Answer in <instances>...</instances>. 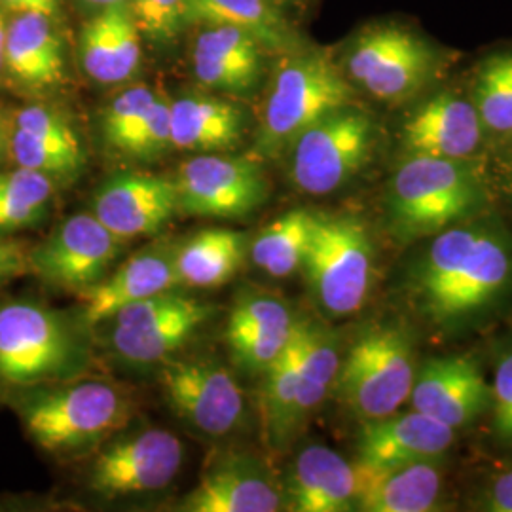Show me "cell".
Listing matches in <instances>:
<instances>
[{
  "mask_svg": "<svg viewBox=\"0 0 512 512\" xmlns=\"http://www.w3.org/2000/svg\"><path fill=\"white\" fill-rule=\"evenodd\" d=\"M408 293L440 330L484 323L512 302V236L497 220L478 215L439 234L408 274Z\"/></svg>",
  "mask_w": 512,
  "mask_h": 512,
  "instance_id": "1",
  "label": "cell"
},
{
  "mask_svg": "<svg viewBox=\"0 0 512 512\" xmlns=\"http://www.w3.org/2000/svg\"><path fill=\"white\" fill-rule=\"evenodd\" d=\"M488 179L471 160L408 156L387 194V217L404 239L431 238L459 222L482 215Z\"/></svg>",
  "mask_w": 512,
  "mask_h": 512,
  "instance_id": "2",
  "label": "cell"
},
{
  "mask_svg": "<svg viewBox=\"0 0 512 512\" xmlns=\"http://www.w3.org/2000/svg\"><path fill=\"white\" fill-rule=\"evenodd\" d=\"M353 90L340 67L323 50L298 52L275 71L262 110L256 152L275 158L334 110L349 107Z\"/></svg>",
  "mask_w": 512,
  "mask_h": 512,
  "instance_id": "3",
  "label": "cell"
},
{
  "mask_svg": "<svg viewBox=\"0 0 512 512\" xmlns=\"http://www.w3.org/2000/svg\"><path fill=\"white\" fill-rule=\"evenodd\" d=\"M302 272L313 300L329 317L361 310L374 279V249L365 222L346 213L315 211Z\"/></svg>",
  "mask_w": 512,
  "mask_h": 512,
  "instance_id": "4",
  "label": "cell"
},
{
  "mask_svg": "<svg viewBox=\"0 0 512 512\" xmlns=\"http://www.w3.org/2000/svg\"><path fill=\"white\" fill-rule=\"evenodd\" d=\"M21 418L40 448L82 452L128 423L131 401L116 385L88 380L38 395L25 404Z\"/></svg>",
  "mask_w": 512,
  "mask_h": 512,
  "instance_id": "5",
  "label": "cell"
},
{
  "mask_svg": "<svg viewBox=\"0 0 512 512\" xmlns=\"http://www.w3.org/2000/svg\"><path fill=\"white\" fill-rule=\"evenodd\" d=\"M414 380L410 336L399 327H374L349 348L334 385L340 401L355 416L378 420L410 401Z\"/></svg>",
  "mask_w": 512,
  "mask_h": 512,
  "instance_id": "6",
  "label": "cell"
},
{
  "mask_svg": "<svg viewBox=\"0 0 512 512\" xmlns=\"http://www.w3.org/2000/svg\"><path fill=\"white\" fill-rule=\"evenodd\" d=\"M80 348L67 321L37 302L0 306V384H40L71 372Z\"/></svg>",
  "mask_w": 512,
  "mask_h": 512,
  "instance_id": "7",
  "label": "cell"
},
{
  "mask_svg": "<svg viewBox=\"0 0 512 512\" xmlns=\"http://www.w3.org/2000/svg\"><path fill=\"white\" fill-rule=\"evenodd\" d=\"M374 145V124L361 110H334L293 143L291 177L298 190L325 196L365 167Z\"/></svg>",
  "mask_w": 512,
  "mask_h": 512,
  "instance_id": "8",
  "label": "cell"
},
{
  "mask_svg": "<svg viewBox=\"0 0 512 512\" xmlns=\"http://www.w3.org/2000/svg\"><path fill=\"white\" fill-rule=\"evenodd\" d=\"M213 315V306L183 294L162 293L114 313L110 346L129 365L164 363Z\"/></svg>",
  "mask_w": 512,
  "mask_h": 512,
  "instance_id": "9",
  "label": "cell"
},
{
  "mask_svg": "<svg viewBox=\"0 0 512 512\" xmlns=\"http://www.w3.org/2000/svg\"><path fill=\"white\" fill-rule=\"evenodd\" d=\"M435 67L433 48L414 31L393 23L366 29L349 48V76L382 101L414 95L427 84Z\"/></svg>",
  "mask_w": 512,
  "mask_h": 512,
  "instance_id": "10",
  "label": "cell"
},
{
  "mask_svg": "<svg viewBox=\"0 0 512 512\" xmlns=\"http://www.w3.org/2000/svg\"><path fill=\"white\" fill-rule=\"evenodd\" d=\"M179 211L188 217L239 219L268 196L262 165L253 158L202 154L186 160L175 179Z\"/></svg>",
  "mask_w": 512,
  "mask_h": 512,
  "instance_id": "11",
  "label": "cell"
},
{
  "mask_svg": "<svg viewBox=\"0 0 512 512\" xmlns=\"http://www.w3.org/2000/svg\"><path fill=\"white\" fill-rule=\"evenodd\" d=\"M160 384L169 408L207 437H226L245 416L238 380L213 359L167 361Z\"/></svg>",
  "mask_w": 512,
  "mask_h": 512,
  "instance_id": "12",
  "label": "cell"
},
{
  "mask_svg": "<svg viewBox=\"0 0 512 512\" xmlns=\"http://www.w3.org/2000/svg\"><path fill=\"white\" fill-rule=\"evenodd\" d=\"M122 245L124 239L116 238L93 213H78L29 253L31 274L59 289L82 293L107 277Z\"/></svg>",
  "mask_w": 512,
  "mask_h": 512,
  "instance_id": "13",
  "label": "cell"
},
{
  "mask_svg": "<svg viewBox=\"0 0 512 512\" xmlns=\"http://www.w3.org/2000/svg\"><path fill=\"white\" fill-rule=\"evenodd\" d=\"M183 465V444L164 429H145L112 442L90 471V488L105 497L148 494L165 488Z\"/></svg>",
  "mask_w": 512,
  "mask_h": 512,
  "instance_id": "14",
  "label": "cell"
},
{
  "mask_svg": "<svg viewBox=\"0 0 512 512\" xmlns=\"http://www.w3.org/2000/svg\"><path fill=\"white\" fill-rule=\"evenodd\" d=\"M179 213L175 181L148 173L112 177L93 198V217L116 238H150Z\"/></svg>",
  "mask_w": 512,
  "mask_h": 512,
  "instance_id": "15",
  "label": "cell"
},
{
  "mask_svg": "<svg viewBox=\"0 0 512 512\" xmlns=\"http://www.w3.org/2000/svg\"><path fill=\"white\" fill-rule=\"evenodd\" d=\"M492 391L469 357L431 359L416 374L410 393L412 408L452 429L475 421L490 408Z\"/></svg>",
  "mask_w": 512,
  "mask_h": 512,
  "instance_id": "16",
  "label": "cell"
},
{
  "mask_svg": "<svg viewBox=\"0 0 512 512\" xmlns=\"http://www.w3.org/2000/svg\"><path fill=\"white\" fill-rule=\"evenodd\" d=\"M291 308L266 293L241 294L230 311L226 342L234 363L251 376H262L293 338Z\"/></svg>",
  "mask_w": 512,
  "mask_h": 512,
  "instance_id": "17",
  "label": "cell"
},
{
  "mask_svg": "<svg viewBox=\"0 0 512 512\" xmlns=\"http://www.w3.org/2000/svg\"><path fill=\"white\" fill-rule=\"evenodd\" d=\"M456 440V429L418 410L365 420L357 440V463L397 467L440 458Z\"/></svg>",
  "mask_w": 512,
  "mask_h": 512,
  "instance_id": "18",
  "label": "cell"
},
{
  "mask_svg": "<svg viewBox=\"0 0 512 512\" xmlns=\"http://www.w3.org/2000/svg\"><path fill=\"white\" fill-rule=\"evenodd\" d=\"M484 135V124L473 101L440 93L423 103L403 126L408 156L471 160Z\"/></svg>",
  "mask_w": 512,
  "mask_h": 512,
  "instance_id": "19",
  "label": "cell"
},
{
  "mask_svg": "<svg viewBox=\"0 0 512 512\" xmlns=\"http://www.w3.org/2000/svg\"><path fill=\"white\" fill-rule=\"evenodd\" d=\"M181 285L175 268V251H139L97 285L80 293L82 317L86 325L109 321L114 313L156 294L171 293Z\"/></svg>",
  "mask_w": 512,
  "mask_h": 512,
  "instance_id": "20",
  "label": "cell"
},
{
  "mask_svg": "<svg viewBox=\"0 0 512 512\" xmlns=\"http://www.w3.org/2000/svg\"><path fill=\"white\" fill-rule=\"evenodd\" d=\"M86 74L99 84H122L141 65V33L128 4H110L86 21L78 35Z\"/></svg>",
  "mask_w": 512,
  "mask_h": 512,
  "instance_id": "21",
  "label": "cell"
},
{
  "mask_svg": "<svg viewBox=\"0 0 512 512\" xmlns=\"http://www.w3.org/2000/svg\"><path fill=\"white\" fill-rule=\"evenodd\" d=\"M283 497L296 512L355 511V465L330 448L308 446L294 459Z\"/></svg>",
  "mask_w": 512,
  "mask_h": 512,
  "instance_id": "22",
  "label": "cell"
},
{
  "mask_svg": "<svg viewBox=\"0 0 512 512\" xmlns=\"http://www.w3.org/2000/svg\"><path fill=\"white\" fill-rule=\"evenodd\" d=\"M355 509L365 512H427L442 492V473L433 461L397 467H365L355 463Z\"/></svg>",
  "mask_w": 512,
  "mask_h": 512,
  "instance_id": "23",
  "label": "cell"
},
{
  "mask_svg": "<svg viewBox=\"0 0 512 512\" xmlns=\"http://www.w3.org/2000/svg\"><path fill=\"white\" fill-rule=\"evenodd\" d=\"M262 46L236 27L207 25L196 40L194 73L205 88L243 95L262 74Z\"/></svg>",
  "mask_w": 512,
  "mask_h": 512,
  "instance_id": "24",
  "label": "cell"
},
{
  "mask_svg": "<svg viewBox=\"0 0 512 512\" xmlns=\"http://www.w3.org/2000/svg\"><path fill=\"white\" fill-rule=\"evenodd\" d=\"M285 497L270 475L245 459L230 461L203 475L196 490L184 499L190 512H275Z\"/></svg>",
  "mask_w": 512,
  "mask_h": 512,
  "instance_id": "25",
  "label": "cell"
},
{
  "mask_svg": "<svg viewBox=\"0 0 512 512\" xmlns=\"http://www.w3.org/2000/svg\"><path fill=\"white\" fill-rule=\"evenodd\" d=\"M63 44L42 14H16L4 42V71L29 90L52 88L63 80Z\"/></svg>",
  "mask_w": 512,
  "mask_h": 512,
  "instance_id": "26",
  "label": "cell"
},
{
  "mask_svg": "<svg viewBox=\"0 0 512 512\" xmlns=\"http://www.w3.org/2000/svg\"><path fill=\"white\" fill-rule=\"evenodd\" d=\"M243 112L213 95H184L171 101V143L190 152H219L238 145Z\"/></svg>",
  "mask_w": 512,
  "mask_h": 512,
  "instance_id": "27",
  "label": "cell"
},
{
  "mask_svg": "<svg viewBox=\"0 0 512 512\" xmlns=\"http://www.w3.org/2000/svg\"><path fill=\"white\" fill-rule=\"evenodd\" d=\"M247 238L230 228H207L175 249L181 285L213 289L228 283L245 262Z\"/></svg>",
  "mask_w": 512,
  "mask_h": 512,
  "instance_id": "28",
  "label": "cell"
},
{
  "mask_svg": "<svg viewBox=\"0 0 512 512\" xmlns=\"http://www.w3.org/2000/svg\"><path fill=\"white\" fill-rule=\"evenodd\" d=\"M192 23L226 25L251 35L264 50H294L298 38L275 0H190Z\"/></svg>",
  "mask_w": 512,
  "mask_h": 512,
  "instance_id": "29",
  "label": "cell"
},
{
  "mask_svg": "<svg viewBox=\"0 0 512 512\" xmlns=\"http://www.w3.org/2000/svg\"><path fill=\"white\" fill-rule=\"evenodd\" d=\"M298 319V317H296ZM300 372V338L294 327L293 338L283 353L262 374L260 416L264 435L277 450L285 448L300 433L296 421Z\"/></svg>",
  "mask_w": 512,
  "mask_h": 512,
  "instance_id": "30",
  "label": "cell"
},
{
  "mask_svg": "<svg viewBox=\"0 0 512 512\" xmlns=\"http://www.w3.org/2000/svg\"><path fill=\"white\" fill-rule=\"evenodd\" d=\"M300 338V372L296 421L302 427L323 404L340 370V353L334 334L327 327L306 319H296Z\"/></svg>",
  "mask_w": 512,
  "mask_h": 512,
  "instance_id": "31",
  "label": "cell"
},
{
  "mask_svg": "<svg viewBox=\"0 0 512 512\" xmlns=\"http://www.w3.org/2000/svg\"><path fill=\"white\" fill-rule=\"evenodd\" d=\"M315 211L293 209L266 224L251 241V258L272 277H289L302 270L310 249Z\"/></svg>",
  "mask_w": 512,
  "mask_h": 512,
  "instance_id": "32",
  "label": "cell"
},
{
  "mask_svg": "<svg viewBox=\"0 0 512 512\" xmlns=\"http://www.w3.org/2000/svg\"><path fill=\"white\" fill-rule=\"evenodd\" d=\"M54 192V181L44 173L19 167L0 173V232L35 226L42 220Z\"/></svg>",
  "mask_w": 512,
  "mask_h": 512,
  "instance_id": "33",
  "label": "cell"
},
{
  "mask_svg": "<svg viewBox=\"0 0 512 512\" xmlns=\"http://www.w3.org/2000/svg\"><path fill=\"white\" fill-rule=\"evenodd\" d=\"M473 105L484 129L512 137V54L494 55L482 63Z\"/></svg>",
  "mask_w": 512,
  "mask_h": 512,
  "instance_id": "34",
  "label": "cell"
},
{
  "mask_svg": "<svg viewBox=\"0 0 512 512\" xmlns=\"http://www.w3.org/2000/svg\"><path fill=\"white\" fill-rule=\"evenodd\" d=\"M10 150L19 167H27L38 173H44L52 181H74L86 164L84 154L67 152L63 148L46 145L31 137L29 133L14 128L10 139Z\"/></svg>",
  "mask_w": 512,
  "mask_h": 512,
  "instance_id": "35",
  "label": "cell"
},
{
  "mask_svg": "<svg viewBox=\"0 0 512 512\" xmlns=\"http://www.w3.org/2000/svg\"><path fill=\"white\" fill-rule=\"evenodd\" d=\"M141 37L171 42L192 23L190 0H126Z\"/></svg>",
  "mask_w": 512,
  "mask_h": 512,
  "instance_id": "36",
  "label": "cell"
},
{
  "mask_svg": "<svg viewBox=\"0 0 512 512\" xmlns=\"http://www.w3.org/2000/svg\"><path fill=\"white\" fill-rule=\"evenodd\" d=\"M156 95L158 90L147 84H137L110 101L103 112V135L110 147L116 150L124 148L131 133L143 122Z\"/></svg>",
  "mask_w": 512,
  "mask_h": 512,
  "instance_id": "37",
  "label": "cell"
},
{
  "mask_svg": "<svg viewBox=\"0 0 512 512\" xmlns=\"http://www.w3.org/2000/svg\"><path fill=\"white\" fill-rule=\"evenodd\" d=\"M171 143V99L158 92L148 107L143 122L131 133L120 152L135 160H154L162 156Z\"/></svg>",
  "mask_w": 512,
  "mask_h": 512,
  "instance_id": "38",
  "label": "cell"
},
{
  "mask_svg": "<svg viewBox=\"0 0 512 512\" xmlns=\"http://www.w3.org/2000/svg\"><path fill=\"white\" fill-rule=\"evenodd\" d=\"M14 128L21 129L42 143L63 148L76 154H84L80 139L71 122L59 110L31 105L19 110L14 118Z\"/></svg>",
  "mask_w": 512,
  "mask_h": 512,
  "instance_id": "39",
  "label": "cell"
},
{
  "mask_svg": "<svg viewBox=\"0 0 512 512\" xmlns=\"http://www.w3.org/2000/svg\"><path fill=\"white\" fill-rule=\"evenodd\" d=\"M492 391V429L495 439L512 448V344L501 351L494 366Z\"/></svg>",
  "mask_w": 512,
  "mask_h": 512,
  "instance_id": "40",
  "label": "cell"
},
{
  "mask_svg": "<svg viewBox=\"0 0 512 512\" xmlns=\"http://www.w3.org/2000/svg\"><path fill=\"white\" fill-rule=\"evenodd\" d=\"M486 179L512 205V137L495 150Z\"/></svg>",
  "mask_w": 512,
  "mask_h": 512,
  "instance_id": "41",
  "label": "cell"
},
{
  "mask_svg": "<svg viewBox=\"0 0 512 512\" xmlns=\"http://www.w3.org/2000/svg\"><path fill=\"white\" fill-rule=\"evenodd\" d=\"M480 509L488 512H512V469L494 478L482 492Z\"/></svg>",
  "mask_w": 512,
  "mask_h": 512,
  "instance_id": "42",
  "label": "cell"
},
{
  "mask_svg": "<svg viewBox=\"0 0 512 512\" xmlns=\"http://www.w3.org/2000/svg\"><path fill=\"white\" fill-rule=\"evenodd\" d=\"M31 274L29 253H25L18 243L0 239V283Z\"/></svg>",
  "mask_w": 512,
  "mask_h": 512,
  "instance_id": "43",
  "label": "cell"
},
{
  "mask_svg": "<svg viewBox=\"0 0 512 512\" xmlns=\"http://www.w3.org/2000/svg\"><path fill=\"white\" fill-rule=\"evenodd\" d=\"M0 6L14 14H42L52 19L42 0H0Z\"/></svg>",
  "mask_w": 512,
  "mask_h": 512,
  "instance_id": "44",
  "label": "cell"
},
{
  "mask_svg": "<svg viewBox=\"0 0 512 512\" xmlns=\"http://www.w3.org/2000/svg\"><path fill=\"white\" fill-rule=\"evenodd\" d=\"M6 29H8V23H6V16H4V8L0 6V73L4 69V42H6Z\"/></svg>",
  "mask_w": 512,
  "mask_h": 512,
  "instance_id": "45",
  "label": "cell"
},
{
  "mask_svg": "<svg viewBox=\"0 0 512 512\" xmlns=\"http://www.w3.org/2000/svg\"><path fill=\"white\" fill-rule=\"evenodd\" d=\"M44 2V6L48 8V12H50V16L54 18L57 16V10H59V0H42Z\"/></svg>",
  "mask_w": 512,
  "mask_h": 512,
  "instance_id": "46",
  "label": "cell"
},
{
  "mask_svg": "<svg viewBox=\"0 0 512 512\" xmlns=\"http://www.w3.org/2000/svg\"><path fill=\"white\" fill-rule=\"evenodd\" d=\"M86 4H90V6H95V8H105V6H110V4H114L112 0H84Z\"/></svg>",
  "mask_w": 512,
  "mask_h": 512,
  "instance_id": "47",
  "label": "cell"
},
{
  "mask_svg": "<svg viewBox=\"0 0 512 512\" xmlns=\"http://www.w3.org/2000/svg\"><path fill=\"white\" fill-rule=\"evenodd\" d=\"M2 148H4V131H2V124H0V156H2Z\"/></svg>",
  "mask_w": 512,
  "mask_h": 512,
  "instance_id": "48",
  "label": "cell"
}]
</instances>
